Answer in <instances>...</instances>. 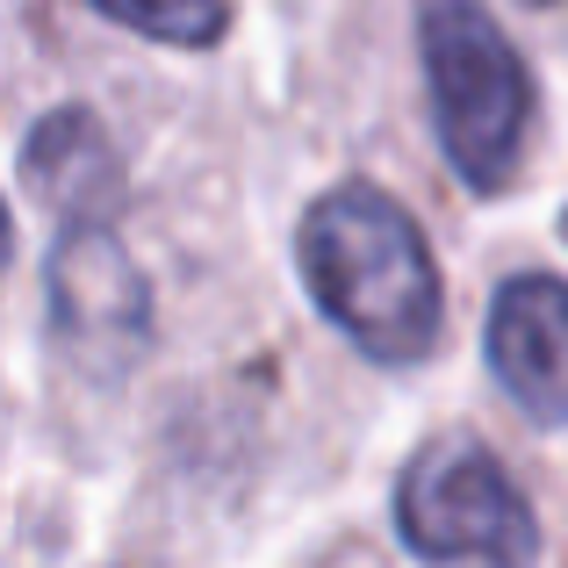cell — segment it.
Masks as SVG:
<instances>
[{"instance_id": "6da1fadb", "label": "cell", "mask_w": 568, "mask_h": 568, "mask_svg": "<svg viewBox=\"0 0 568 568\" xmlns=\"http://www.w3.org/2000/svg\"><path fill=\"white\" fill-rule=\"evenodd\" d=\"M295 266H303L310 303L367 361L410 367L439 346L446 288L432 266V245L410 223V209L375 181H338L310 202L303 231H295Z\"/></svg>"}, {"instance_id": "7a4b0ae2", "label": "cell", "mask_w": 568, "mask_h": 568, "mask_svg": "<svg viewBox=\"0 0 568 568\" xmlns=\"http://www.w3.org/2000/svg\"><path fill=\"white\" fill-rule=\"evenodd\" d=\"M417 51H425L432 130H439L446 166L475 194L511 187L540 94L504 22L483 0H417Z\"/></svg>"}, {"instance_id": "3957f363", "label": "cell", "mask_w": 568, "mask_h": 568, "mask_svg": "<svg viewBox=\"0 0 568 568\" xmlns=\"http://www.w3.org/2000/svg\"><path fill=\"white\" fill-rule=\"evenodd\" d=\"M396 532L417 561H532L540 526L483 439H432L396 475Z\"/></svg>"}, {"instance_id": "277c9868", "label": "cell", "mask_w": 568, "mask_h": 568, "mask_svg": "<svg viewBox=\"0 0 568 568\" xmlns=\"http://www.w3.org/2000/svg\"><path fill=\"white\" fill-rule=\"evenodd\" d=\"M51 338L87 382H115L152 346V288L144 266L123 252L115 223H65L43 266Z\"/></svg>"}, {"instance_id": "5b68a950", "label": "cell", "mask_w": 568, "mask_h": 568, "mask_svg": "<svg viewBox=\"0 0 568 568\" xmlns=\"http://www.w3.org/2000/svg\"><path fill=\"white\" fill-rule=\"evenodd\" d=\"M489 375L532 425H568V281L555 274H511L489 295L483 324Z\"/></svg>"}, {"instance_id": "8992f818", "label": "cell", "mask_w": 568, "mask_h": 568, "mask_svg": "<svg viewBox=\"0 0 568 568\" xmlns=\"http://www.w3.org/2000/svg\"><path fill=\"white\" fill-rule=\"evenodd\" d=\"M22 187L58 223H115L123 209V152L94 109L65 101L22 138Z\"/></svg>"}, {"instance_id": "52a82bcc", "label": "cell", "mask_w": 568, "mask_h": 568, "mask_svg": "<svg viewBox=\"0 0 568 568\" xmlns=\"http://www.w3.org/2000/svg\"><path fill=\"white\" fill-rule=\"evenodd\" d=\"M94 8L152 43H173V51H209L231 29V0H94Z\"/></svg>"}, {"instance_id": "ba28073f", "label": "cell", "mask_w": 568, "mask_h": 568, "mask_svg": "<svg viewBox=\"0 0 568 568\" xmlns=\"http://www.w3.org/2000/svg\"><path fill=\"white\" fill-rule=\"evenodd\" d=\"M8 252H14V223H8V202H0V266H8Z\"/></svg>"}, {"instance_id": "9c48e42d", "label": "cell", "mask_w": 568, "mask_h": 568, "mask_svg": "<svg viewBox=\"0 0 568 568\" xmlns=\"http://www.w3.org/2000/svg\"><path fill=\"white\" fill-rule=\"evenodd\" d=\"M561 237H568V216H561Z\"/></svg>"}]
</instances>
